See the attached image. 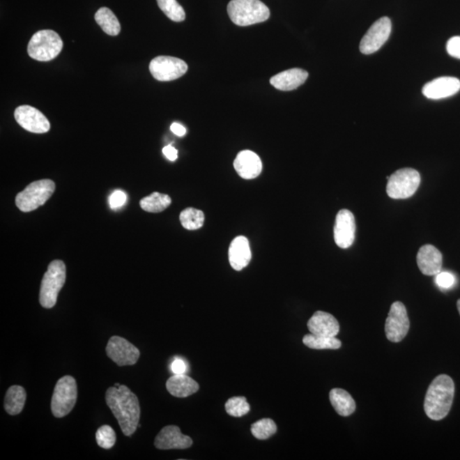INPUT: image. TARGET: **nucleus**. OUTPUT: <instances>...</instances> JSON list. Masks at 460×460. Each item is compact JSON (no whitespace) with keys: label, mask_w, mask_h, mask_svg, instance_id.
<instances>
[{"label":"nucleus","mask_w":460,"mask_h":460,"mask_svg":"<svg viewBox=\"0 0 460 460\" xmlns=\"http://www.w3.org/2000/svg\"><path fill=\"white\" fill-rule=\"evenodd\" d=\"M417 263L424 275H436L442 271L443 254L434 245H423L417 252Z\"/></svg>","instance_id":"18"},{"label":"nucleus","mask_w":460,"mask_h":460,"mask_svg":"<svg viewBox=\"0 0 460 460\" xmlns=\"http://www.w3.org/2000/svg\"><path fill=\"white\" fill-rule=\"evenodd\" d=\"M171 199L169 195L155 192L148 197L141 199L140 206L145 212L157 213L163 212L171 205Z\"/></svg>","instance_id":"26"},{"label":"nucleus","mask_w":460,"mask_h":460,"mask_svg":"<svg viewBox=\"0 0 460 460\" xmlns=\"http://www.w3.org/2000/svg\"><path fill=\"white\" fill-rule=\"evenodd\" d=\"M179 218L184 229L197 230L204 224L205 215L201 210L187 208L180 213Z\"/></svg>","instance_id":"28"},{"label":"nucleus","mask_w":460,"mask_h":460,"mask_svg":"<svg viewBox=\"0 0 460 460\" xmlns=\"http://www.w3.org/2000/svg\"><path fill=\"white\" fill-rule=\"evenodd\" d=\"M250 409L251 406L244 397L230 398L225 404L226 412L232 417H243L250 412Z\"/></svg>","instance_id":"31"},{"label":"nucleus","mask_w":460,"mask_h":460,"mask_svg":"<svg viewBox=\"0 0 460 460\" xmlns=\"http://www.w3.org/2000/svg\"><path fill=\"white\" fill-rule=\"evenodd\" d=\"M330 401L340 416L348 417L355 411L356 406L351 394L343 389H332L329 393Z\"/></svg>","instance_id":"23"},{"label":"nucleus","mask_w":460,"mask_h":460,"mask_svg":"<svg viewBox=\"0 0 460 460\" xmlns=\"http://www.w3.org/2000/svg\"><path fill=\"white\" fill-rule=\"evenodd\" d=\"M149 71L159 82H171L186 74L187 65L176 57L160 56L151 61Z\"/></svg>","instance_id":"9"},{"label":"nucleus","mask_w":460,"mask_h":460,"mask_svg":"<svg viewBox=\"0 0 460 460\" xmlns=\"http://www.w3.org/2000/svg\"><path fill=\"white\" fill-rule=\"evenodd\" d=\"M78 396L76 381L72 376H64L57 381L52 398V412L56 417H63L75 408Z\"/></svg>","instance_id":"8"},{"label":"nucleus","mask_w":460,"mask_h":460,"mask_svg":"<svg viewBox=\"0 0 460 460\" xmlns=\"http://www.w3.org/2000/svg\"><path fill=\"white\" fill-rule=\"evenodd\" d=\"M307 325L310 333L316 336L336 337L340 331V325L336 318L324 312L314 313Z\"/></svg>","instance_id":"19"},{"label":"nucleus","mask_w":460,"mask_h":460,"mask_svg":"<svg viewBox=\"0 0 460 460\" xmlns=\"http://www.w3.org/2000/svg\"><path fill=\"white\" fill-rule=\"evenodd\" d=\"M168 392L175 397L185 398L197 393L199 383L185 374H174L167 382Z\"/></svg>","instance_id":"22"},{"label":"nucleus","mask_w":460,"mask_h":460,"mask_svg":"<svg viewBox=\"0 0 460 460\" xmlns=\"http://www.w3.org/2000/svg\"><path fill=\"white\" fill-rule=\"evenodd\" d=\"M410 321L406 307L401 302H394L390 307L385 322V335L391 342L399 343L408 335Z\"/></svg>","instance_id":"10"},{"label":"nucleus","mask_w":460,"mask_h":460,"mask_svg":"<svg viewBox=\"0 0 460 460\" xmlns=\"http://www.w3.org/2000/svg\"><path fill=\"white\" fill-rule=\"evenodd\" d=\"M95 439H97L99 447L105 448V450H110L116 442V434L109 425H102L98 429Z\"/></svg>","instance_id":"32"},{"label":"nucleus","mask_w":460,"mask_h":460,"mask_svg":"<svg viewBox=\"0 0 460 460\" xmlns=\"http://www.w3.org/2000/svg\"><path fill=\"white\" fill-rule=\"evenodd\" d=\"M63 48V42L53 30H40L34 33L28 46L31 59L40 61L55 59Z\"/></svg>","instance_id":"5"},{"label":"nucleus","mask_w":460,"mask_h":460,"mask_svg":"<svg viewBox=\"0 0 460 460\" xmlns=\"http://www.w3.org/2000/svg\"><path fill=\"white\" fill-rule=\"evenodd\" d=\"M387 179V194L394 199L413 197L419 189L421 182L420 172L413 168L400 169Z\"/></svg>","instance_id":"7"},{"label":"nucleus","mask_w":460,"mask_h":460,"mask_svg":"<svg viewBox=\"0 0 460 460\" xmlns=\"http://www.w3.org/2000/svg\"><path fill=\"white\" fill-rule=\"evenodd\" d=\"M55 183L49 179L30 183L15 197V205L23 213H29L43 206L55 192Z\"/></svg>","instance_id":"6"},{"label":"nucleus","mask_w":460,"mask_h":460,"mask_svg":"<svg viewBox=\"0 0 460 460\" xmlns=\"http://www.w3.org/2000/svg\"><path fill=\"white\" fill-rule=\"evenodd\" d=\"M26 398V390L19 385L10 386L5 398V409L10 415H17L22 411Z\"/></svg>","instance_id":"24"},{"label":"nucleus","mask_w":460,"mask_h":460,"mask_svg":"<svg viewBox=\"0 0 460 460\" xmlns=\"http://www.w3.org/2000/svg\"><path fill=\"white\" fill-rule=\"evenodd\" d=\"M66 282V266L63 261L54 260L49 264L48 270L42 279L40 291V302L45 309L56 305L59 291Z\"/></svg>","instance_id":"4"},{"label":"nucleus","mask_w":460,"mask_h":460,"mask_svg":"<svg viewBox=\"0 0 460 460\" xmlns=\"http://www.w3.org/2000/svg\"><path fill=\"white\" fill-rule=\"evenodd\" d=\"M15 118L23 129L29 132L42 134L48 132L51 129L48 118L32 106H19L15 110Z\"/></svg>","instance_id":"13"},{"label":"nucleus","mask_w":460,"mask_h":460,"mask_svg":"<svg viewBox=\"0 0 460 460\" xmlns=\"http://www.w3.org/2000/svg\"><path fill=\"white\" fill-rule=\"evenodd\" d=\"M128 199L125 192L121 190H115L109 197V206L112 209L120 208Z\"/></svg>","instance_id":"34"},{"label":"nucleus","mask_w":460,"mask_h":460,"mask_svg":"<svg viewBox=\"0 0 460 460\" xmlns=\"http://www.w3.org/2000/svg\"><path fill=\"white\" fill-rule=\"evenodd\" d=\"M162 152L169 160L175 161L178 159V151L174 147H172L171 145L166 146L162 149Z\"/></svg>","instance_id":"37"},{"label":"nucleus","mask_w":460,"mask_h":460,"mask_svg":"<svg viewBox=\"0 0 460 460\" xmlns=\"http://www.w3.org/2000/svg\"><path fill=\"white\" fill-rule=\"evenodd\" d=\"M107 355L118 366L135 365L140 358V351L128 340L120 336L110 337L106 347Z\"/></svg>","instance_id":"12"},{"label":"nucleus","mask_w":460,"mask_h":460,"mask_svg":"<svg viewBox=\"0 0 460 460\" xmlns=\"http://www.w3.org/2000/svg\"><path fill=\"white\" fill-rule=\"evenodd\" d=\"M157 3L160 9L171 21L181 22L185 20V11L176 0H157Z\"/></svg>","instance_id":"29"},{"label":"nucleus","mask_w":460,"mask_h":460,"mask_svg":"<svg viewBox=\"0 0 460 460\" xmlns=\"http://www.w3.org/2000/svg\"><path fill=\"white\" fill-rule=\"evenodd\" d=\"M302 343L313 350H339L342 345L336 337L316 336L312 333L305 335Z\"/></svg>","instance_id":"27"},{"label":"nucleus","mask_w":460,"mask_h":460,"mask_svg":"<svg viewBox=\"0 0 460 460\" xmlns=\"http://www.w3.org/2000/svg\"><path fill=\"white\" fill-rule=\"evenodd\" d=\"M435 282L440 289H450L456 284V278L450 272L440 271L436 275Z\"/></svg>","instance_id":"33"},{"label":"nucleus","mask_w":460,"mask_h":460,"mask_svg":"<svg viewBox=\"0 0 460 460\" xmlns=\"http://www.w3.org/2000/svg\"><path fill=\"white\" fill-rule=\"evenodd\" d=\"M193 444L189 436L182 434L181 429L176 425L164 427L157 435L155 446L160 450H186Z\"/></svg>","instance_id":"15"},{"label":"nucleus","mask_w":460,"mask_h":460,"mask_svg":"<svg viewBox=\"0 0 460 460\" xmlns=\"http://www.w3.org/2000/svg\"><path fill=\"white\" fill-rule=\"evenodd\" d=\"M251 431L253 436L259 440H267L277 431V427L274 420L263 419L252 424Z\"/></svg>","instance_id":"30"},{"label":"nucleus","mask_w":460,"mask_h":460,"mask_svg":"<svg viewBox=\"0 0 460 460\" xmlns=\"http://www.w3.org/2000/svg\"><path fill=\"white\" fill-rule=\"evenodd\" d=\"M447 52L451 56L460 59V36L452 37L447 41Z\"/></svg>","instance_id":"35"},{"label":"nucleus","mask_w":460,"mask_h":460,"mask_svg":"<svg viewBox=\"0 0 460 460\" xmlns=\"http://www.w3.org/2000/svg\"><path fill=\"white\" fill-rule=\"evenodd\" d=\"M391 21L389 17H383L375 22L371 28L368 29L367 33L362 38L360 43V52L365 55H370L385 45L390 36Z\"/></svg>","instance_id":"11"},{"label":"nucleus","mask_w":460,"mask_h":460,"mask_svg":"<svg viewBox=\"0 0 460 460\" xmlns=\"http://www.w3.org/2000/svg\"><path fill=\"white\" fill-rule=\"evenodd\" d=\"M457 307H458V310L460 314V299H459V301L457 302Z\"/></svg>","instance_id":"39"},{"label":"nucleus","mask_w":460,"mask_h":460,"mask_svg":"<svg viewBox=\"0 0 460 460\" xmlns=\"http://www.w3.org/2000/svg\"><path fill=\"white\" fill-rule=\"evenodd\" d=\"M105 400L124 435L132 436L139 424L141 414L139 401L136 394L128 386L121 385L107 389Z\"/></svg>","instance_id":"1"},{"label":"nucleus","mask_w":460,"mask_h":460,"mask_svg":"<svg viewBox=\"0 0 460 460\" xmlns=\"http://www.w3.org/2000/svg\"><path fill=\"white\" fill-rule=\"evenodd\" d=\"M252 252L247 237L238 236L232 240L229 248L230 266L236 271L243 270L251 262Z\"/></svg>","instance_id":"20"},{"label":"nucleus","mask_w":460,"mask_h":460,"mask_svg":"<svg viewBox=\"0 0 460 460\" xmlns=\"http://www.w3.org/2000/svg\"><path fill=\"white\" fill-rule=\"evenodd\" d=\"M454 391V383L450 376H437L429 386L424 399V412L429 419L442 420L450 413Z\"/></svg>","instance_id":"2"},{"label":"nucleus","mask_w":460,"mask_h":460,"mask_svg":"<svg viewBox=\"0 0 460 460\" xmlns=\"http://www.w3.org/2000/svg\"><path fill=\"white\" fill-rule=\"evenodd\" d=\"M228 14L236 25L247 26L267 21L270 11L260 0H231Z\"/></svg>","instance_id":"3"},{"label":"nucleus","mask_w":460,"mask_h":460,"mask_svg":"<svg viewBox=\"0 0 460 460\" xmlns=\"http://www.w3.org/2000/svg\"><path fill=\"white\" fill-rule=\"evenodd\" d=\"M120 385H121L120 383H115V385H114V386H116V387H118Z\"/></svg>","instance_id":"40"},{"label":"nucleus","mask_w":460,"mask_h":460,"mask_svg":"<svg viewBox=\"0 0 460 460\" xmlns=\"http://www.w3.org/2000/svg\"><path fill=\"white\" fill-rule=\"evenodd\" d=\"M95 20L101 26L103 32L110 36H117L121 33V23L116 15L109 8H100L95 14Z\"/></svg>","instance_id":"25"},{"label":"nucleus","mask_w":460,"mask_h":460,"mask_svg":"<svg viewBox=\"0 0 460 460\" xmlns=\"http://www.w3.org/2000/svg\"><path fill=\"white\" fill-rule=\"evenodd\" d=\"M171 130L175 134V135L178 137H183L185 135L187 130L184 126L178 124V123H174L171 125Z\"/></svg>","instance_id":"38"},{"label":"nucleus","mask_w":460,"mask_h":460,"mask_svg":"<svg viewBox=\"0 0 460 460\" xmlns=\"http://www.w3.org/2000/svg\"><path fill=\"white\" fill-rule=\"evenodd\" d=\"M308 76V72L304 69L291 68L272 77L270 82L276 89L289 91L302 86L306 82Z\"/></svg>","instance_id":"21"},{"label":"nucleus","mask_w":460,"mask_h":460,"mask_svg":"<svg viewBox=\"0 0 460 460\" xmlns=\"http://www.w3.org/2000/svg\"><path fill=\"white\" fill-rule=\"evenodd\" d=\"M233 167L238 174L244 179H254L258 178L263 170L262 161L254 152L244 151L238 153Z\"/></svg>","instance_id":"17"},{"label":"nucleus","mask_w":460,"mask_h":460,"mask_svg":"<svg viewBox=\"0 0 460 460\" xmlns=\"http://www.w3.org/2000/svg\"><path fill=\"white\" fill-rule=\"evenodd\" d=\"M355 220L354 214L347 209L340 210L337 214L335 225V240L337 247L347 249L354 243Z\"/></svg>","instance_id":"14"},{"label":"nucleus","mask_w":460,"mask_h":460,"mask_svg":"<svg viewBox=\"0 0 460 460\" xmlns=\"http://www.w3.org/2000/svg\"><path fill=\"white\" fill-rule=\"evenodd\" d=\"M460 90V80L454 77H440L424 84L423 94L425 98L439 100L452 97Z\"/></svg>","instance_id":"16"},{"label":"nucleus","mask_w":460,"mask_h":460,"mask_svg":"<svg viewBox=\"0 0 460 460\" xmlns=\"http://www.w3.org/2000/svg\"><path fill=\"white\" fill-rule=\"evenodd\" d=\"M187 365L181 358H175L171 365V370L174 374H185Z\"/></svg>","instance_id":"36"}]
</instances>
